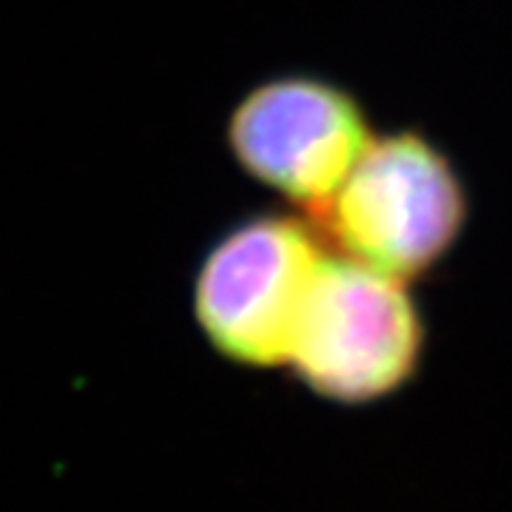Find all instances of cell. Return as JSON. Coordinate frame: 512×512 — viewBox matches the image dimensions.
I'll list each match as a JSON object with an SVG mask.
<instances>
[{
    "instance_id": "6da1fadb",
    "label": "cell",
    "mask_w": 512,
    "mask_h": 512,
    "mask_svg": "<svg viewBox=\"0 0 512 512\" xmlns=\"http://www.w3.org/2000/svg\"><path fill=\"white\" fill-rule=\"evenodd\" d=\"M313 217L345 256L407 282L456 245L467 222V194L439 148L402 131L370 140Z\"/></svg>"
},
{
    "instance_id": "7a4b0ae2",
    "label": "cell",
    "mask_w": 512,
    "mask_h": 512,
    "mask_svg": "<svg viewBox=\"0 0 512 512\" xmlns=\"http://www.w3.org/2000/svg\"><path fill=\"white\" fill-rule=\"evenodd\" d=\"M421 339L419 308L404 279L353 256H325L288 365L333 402H373L413 376Z\"/></svg>"
},
{
    "instance_id": "3957f363",
    "label": "cell",
    "mask_w": 512,
    "mask_h": 512,
    "mask_svg": "<svg viewBox=\"0 0 512 512\" xmlns=\"http://www.w3.org/2000/svg\"><path fill=\"white\" fill-rule=\"evenodd\" d=\"M325 262L305 222L256 217L205 256L197 276V319L234 362L288 365L293 336Z\"/></svg>"
},
{
    "instance_id": "277c9868",
    "label": "cell",
    "mask_w": 512,
    "mask_h": 512,
    "mask_svg": "<svg viewBox=\"0 0 512 512\" xmlns=\"http://www.w3.org/2000/svg\"><path fill=\"white\" fill-rule=\"evenodd\" d=\"M228 143L248 174L313 214L362 157L370 131L348 92L316 77H279L239 103Z\"/></svg>"
}]
</instances>
